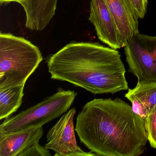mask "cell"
<instances>
[{
  "label": "cell",
  "mask_w": 156,
  "mask_h": 156,
  "mask_svg": "<svg viewBox=\"0 0 156 156\" xmlns=\"http://www.w3.org/2000/svg\"><path fill=\"white\" fill-rule=\"evenodd\" d=\"M88 20L101 42L115 50L123 47L116 25L105 0H91Z\"/></svg>",
  "instance_id": "8"
},
{
  "label": "cell",
  "mask_w": 156,
  "mask_h": 156,
  "mask_svg": "<svg viewBox=\"0 0 156 156\" xmlns=\"http://www.w3.org/2000/svg\"><path fill=\"white\" fill-rule=\"evenodd\" d=\"M125 97L131 102L133 111L144 120L156 105V82H137Z\"/></svg>",
  "instance_id": "10"
},
{
  "label": "cell",
  "mask_w": 156,
  "mask_h": 156,
  "mask_svg": "<svg viewBox=\"0 0 156 156\" xmlns=\"http://www.w3.org/2000/svg\"><path fill=\"white\" fill-rule=\"evenodd\" d=\"M51 78L94 94L128 89L126 69L117 50L98 42H72L47 60Z\"/></svg>",
  "instance_id": "2"
},
{
  "label": "cell",
  "mask_w": 156,
  "mask_h": 156,
  "mask_svg": "<svg viewBox=\"0 0 156 156\" xmlns=\"http://www.w3.org/2000/svg\"><path fill=\"white\" fill-rule=\"evenodd\" d=\"M43 60L37 46L23 37L0 34V90L25 85Z\"/></svg>",
  "instance_id": "3"
},
{
  "label": "cell",
  "mask_w": 156,
  "mask_h": 156,
  "mask_svg": "<svg viewBox=\"0 0 156 156\" xmlns=\"http://www.w3.org/2000/svg\"><path fill=\"white\" fill-rule=\"evenodd\" d=\"M139 19L144 18L147 12L148 0H129Z\"/></svg>",
  "instance_id": "13"
},
{
  "label": "cell",
  "mask_w": 156,
  "mask_h": 156,
  "mask_svg": "<svg viewBox=\"0 0 156 156\" xmlns=\"http://www.w3.org/2000/svg\"><path fill=\"white\" fill-rule=\"evenodd\" d=\"M24 0H0L1 5L3 4H8L11 2H16L20 4Z\"/></svg>",
  "instance_id": "14"
},
{
  "label": "cell",
  "mask_w": 156,
  "mask_h": 156,
  "mask_svg": "<svg viewBox=\"0 0 156 156\" xmlns=\"http://www.w3.org/2000/svg\"><path fill=\"white\" fill-rule=\"evenodd\" d=\"M75 108H71L53 126L46 136V149L55 152V156H96L92 151L86 152L77 145L74 125Z\"/></svg>",
  "instance_id": "6"
},
{
  "label": "cell",
  "mask_w": 156,
  "mask_h": 156,
  "mask_svg": "<svg viewBox=\"0 0 156 156\" xmlns=\"http://www.w3.org/2000/svg\"><path fill=\"white\" fill-rule=\"evenodd\" d=\"M129 71L137 82H156V36L139 33L125 44Z\"/></svg>",
  "instance_id": "5"
},
{
  "label": "cell",
  "mask_w": 156,
  "mask_h": 156,
  "mask_svg": "<svg viewBox=\"0 0 156 156\" xmlns=\"http://www.w3.org/2000/svg\"><path fill=\"white\" fill-rule=\"evenodd\" d=\"M43 134V128L39 126L0 134V156H51L39 144Z\"/></svg>",
  "instance_id": "7"
},
{
  "label": "cell",
  "mask_w": 156,
  "mask_h": 156,
  "mask_svg": "<svg viewBox=\"0 0 156 156\" xmlns=\"http://www.w3.org/2000/svg\"><path fill=\"white\" fill-rule=\"evenodd\" d=\"M75 129L80 141L99 156H139L148 141L144 120L119 98L87 103L77 115Z\"/></svg>",
  "instance_id": "1"
},
{
  "label": "cell",
  "mask_w": 156,
  "mask_h": 156,
  "mask_svg": "<svg viewBox=\"0 0 156 156\" xmlns=\"http://www.w3.org/2000/svg\"><path fill=\"white\" fill-rule=\"evenodd\" d=\"M77 93L59 88L57 92L37 105L6 118L0 125V134H6L29 128L42 126L66 112L73 103Z\"/></svg>",
  "instance_id": "4"
},
{
  "label": "cell",
  "mask_w": 156,
  "mask_h": 156,
  "mask_svg": "<svg viewBox=\"0 0 156 156\" xmlns=\"http://www.w3.org/2000/svg\"><path fill=\"white\" fill-rule=\"evenodd\" d=\"M148 141L153 148H156V105L145 120Z\"/></svg>",
  "instance_id": "12"
},
{
  "label": "cell",
  "mask_w": 156,
  "mask_h": 156,
  "mask_svg": "<svg viewBox=\"0 0 156 156\" xmlns=\"http://www.w3.org/2000/svg\"><path fill=\"white\" fill-rule=\"evenodd\" d=\"M23 85L0 90V119L9 117L16 112L23 103Z\"/></svg>",
  "instance_id": "11"
},
{
  "label": "cell",
  "mask_w": 156,
  "mask_h": 156,
  "mask_svg": "<svg viewBox=\"0 0 156 156\" xmlns=\"http://www.w3.org/2000/svg\"><path fill=\"white\" fill-rule=\"evenodd\" d=\"M116 25L123 43L139 33L138 17L129 0H105Z\"/></svg>",
  "instance_id": "9"
}]
</instances>
